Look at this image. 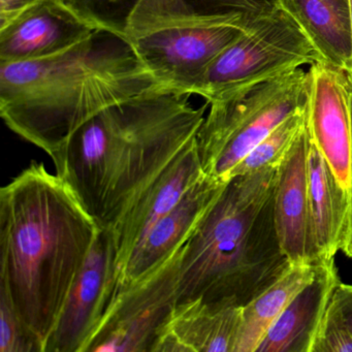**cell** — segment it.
<instances>
[{
    "label": "cell",
    "instance_id": "e0dca14e",
    "mask_svg": "<svg viewBox=\"0 0 352 352\" xmlns=\"http://www.w3.org/2000/svg\"><path fill=\"white\" fill-rule=\"evenodd\" d=\"M340 282L335 257L319 261L314 279L292 298L256 352H312L319 327Z\"/></svg>",
    "mask_w": 352,
    "mask_h": 352
},
{
    "label": "cell",
    "instance_id": "603a6c76",
    "mask_svg": "<svg viewBox=\"0 0 352 352\" xmlns=\"http://www.w3.org/2000/svg\"><path fill=\"white\" fill-rule=\"evenodd\" d=\"M312 352H352V331L337 305L331 300Z\"/></svg>",
    "mask_w": 352,
    "mask_h": 352
},
{
    "label": "cell",
    "instance_id": "8992f818",
    "mask_svg": "<svg viewBox=\"0 0 352 352\" xmlns=\"http://www.w3.org/2000/svg\"><path fill=\"white\" fill-rule=\"evenodd\" d=\"M321 61L304 30L278 7L255 20L211 63L197 96L211 104Z\"/></svg>",
    "mask_w": 352,
    "mask_h": 352
},
{
    "label": "cell",
    "instance_id": "52a82bcc",
    "mask_svg": "<svg viewBox=\"0 0 352 352\" xmlns=\"http://www.w3.org/2000/svg\"><path fill=\"white\" fill-rule=\"evenodd\" d=\"M94 30L129 42L160 30L192 26L249 28L278 0H58Z\"/></svg>",
    "mask_w": 352,
    "mask_h": 352
},
{
    "label": "cell",
    "instance_id": "44dd1931",
    "mask_svg": "<svg viewBox=\"0 0 352 352\" xmlns=\"http://www.w3.org/2000/svg\"><path fill=\"white\" fill-rule=\"evenodd\" d=\"M307 107L276 127L236 168L230 178L256 172L267 166H278L292 149L307 124Z\"/></svg>",
    "mask_w": 352,
    "mask_h": 352
},
{
    "label": "cell",
    "instance_id": "3957f363",
    "mask_svg": "<svg viewBox=\"0 0 352 352\" xmlns=\"http://www.w3.org/2000/svg\"><path fill=\"white\" fill-rule=\"evenodd\" d=\"M162 87L133 43L96 30L61 54L0 63V116L16 135L52 157L100 111Z\"/></svg>",
    "mask_w": 352,
    "mask_h": 352
},
{
    "label": "cell",
    "instance_id": "8fae6325",
    "mask_svg": "<svg viewBox=\"0 0 352 352\" xmlns=\"http://www.w3.org/2000/svg\"><path fill=\"white\" fill-rule=\"evenodd\" d=\"M307 129L311 141L349 192L351 164V76L321 61L311 65Z\"/></svg>",
    "mask_w": 352,
    "mask_h": 352
},
{
    "label": "cell",
    "instance_id": "7c38bea8",
    "mask_svg": "<svg viewBox=\"0 0 352 352\" xmlns=\"http://www.w3.org/2000/svg\"><path fill=\"white\" fill-rule=\"evenodd\" d=\"M96 32L58 0H41L0 28V63H25L61 54Z\"/></svg>",
    "mask_w": 352,
    "mask_h": 352
},
{
    "label": "cell",
    "instance_id": "9c48e42d",
    "mask_svg": "<svg viewBox=\"0 0 352 352\" xmlns=\"http://www.w3.org/2000/svg\"><path fill=\"white\" fill-rule=\"evenodd\" d=\"M120 267L112 232L100 228L76 277L44 352H85L118 292Z\"/></svg>",
    "mask_w": 352,
    "mask_h": 352
},
{
    "label": "cell",
    "instance_id": "ba28073f",
    "mask_svg": "<svg viewBox=\"0 0 352 352\" xmlns=\"http://www.w3.org/2000/svg\"><path fill=\"white\" fill-rule=\"evenodd\" d=\"M183 247L118 290L85 352L153 351L178 304Z\"/></svg>",
    "mask_w": 352,
    "mask_h": 352
},
{
    "label": "cell",
    "instance_id": "d6986e66",
    "mask_svg": "<svg viewBox=\"0 0 352 352\" xmlns=\"http://www.w3.org/2000/svg\"><path fill=\"white\" fill-rule=\"evenodd\" d=\"M294 18L324 63L349 71L352 28L349 0H278Z\"/></svg>",
    "mask_w": 352,
    "mask_h": 352
},
{
    "label": "cell",
    "instance_id": "7402d4cb",
    "mask_svg": "<svg viewBox=\"0 0 352 352\" xmlns=\"http://www.w3.org/2000/svg\"><path fill=\"white\" fill-rule=\"evenodd\" d=\"M0 352H44V344L0 292Z\"/></svg>",
    "mask_w": 352,
    "mask_h": 352
},
{
    "label": "cell",
    "instance_id": "ac0fdd59",
    "mask_svg": "<svg viewBox=\"0 0 352 352\" xmlns=\"http://www.w3.org/2000/svg\"><path fill=\"white\" fill-rule=\"evenodd\" d=\"M308 186L313 234L319 261L333 258L347 236L349 192L342 186L327 160L311 141Z\"/></svg>",
    "mask_w": 352,
    "mask_h": 352
},
{
    "label": "cell",
    "instance_id": "7a4b0ae2",
    "mask_svg": "<svg viewBox=\"0 0 352 352\" xmlns=\"http://www.w3.org/2000/svg\"><path fill=\"white\" fill-rule=\"evenodd\" d=\"M100 230L43 162H32L0 190V292L44 350Z\"/></svg>",
    "mask_w": 352,
    "mask_h": 352
},
{
    "label": "cell",
    "instance_id": "9a60e30c",
    "mask_svg": "<svg viewBox=\"0 0 352 352\" xmlns=\"http://www.w3.org/2000/svg\"><path fill=\"white\" fill-rule=\"evenodd\" d=\"M228 181L205 176L193 185L133 251L121 274L118 290L155 269L184 246Z\"/></svg>",
    "mask_w": 352,
    "mask_h": 352
},
{
    "label": "cell",
    "instance_id": "5bb4252c",
    "mask_svg": "<svg viewBox=\"0 0 352 352\" xmlns=\"http://www.w3.org/2000/svg\"><path fill=\"white\" fill-rule=\"evenodd\" d=\"M311 138L305 126L281 164L276 183L275 220L282 250L292 265L319 261L308 186Z\"/></svg>",
    "mask_w": 352,
    "mask_h": 352
},
{
    "label": "cell",
    "instance_id": "cb8c5ba5",
    "mask_svg": "<svg viewBox=\"0 0 352 352\" xmlns=\"http://www.w3.org/2000/svg\"><path fill=\"white\" fill-rule=\"evenodd\" d=\"M41 0H0V28H5L14 18Z\"/></svg>",
    "mask_w": 352,
    "mask_h": 352
},
{
    "label": "cell",
    "instance_id": "277c9868",
    "mask_svg": "<svg viewBox=\"0 0 352 352\" xmlns=\"http://www.w3.org/2000/svg\"><path fill=\"white\" fill-rule=\"evenodd\" d=\"M278 166L228 181L183 247L178 304L243 308L292 267L276 226Z\"/></svg>",
    "mask_w": 352,
    "mask_h": 352
},
{
    "label": "cell",
    "instance_id": "484cf974",
    "mask_svg": "<svg viewBox=\"0 0 352 352\" xmlns=\"http://www.w3.org/2000/svg\"><path fill=\"white\" fill-rule=\"evenodd\" d=\"M351 76V87H352V73ZM351 129H352V92H351ZM349 220H348L347 236H346L345 243H344L342 251L345 253L346 256L352 259V144H351V164H350V189H349Z\"/></svg>",
    "mask_w": 352,
    "mask_h": 352
},
{
    "label": "cell",
    "instance_id": "5b68a950",
    "mask_svg": "<svg viewBox=\"0 0 352 352\" xmlns=\"http://www.w3.org/2000/svg\"><path fill=\"white\" fill-rule=\"evenodd\" d=\"M309 72L298 69L209 104L197 131L204 174L230 180L232 170L284 120L308 107Z\"/></svg>",
    "mask_w": 352,
    "mask_h": 352
},
{
    "label": "cell",
    "instance_id": "4316f807",
    "mask_svg": "<svg viewBox=\"0 0 352 352\" xmlns=\"http://www.w3.org/2000/svg\"><path fill=\"white\" fill-rule=\"evenodd\" d=\"M350 5V14H351V28H352V0H349ZM350 73H352V57H351V63H350Z\"/></svg>",
    "mask_w": 352,
    "mask_h": 352
},
{
    "label": "cell",
    "instance_id": "ffe728a7",
    "mask_svg": "<svg viewBox=\"0 0 352 352\" xmlns=\"http://www.w3.org/2000/svg\"><path fill=\"white\" fill-rule=\"evenodd\" d=\"M317 263L292 265L273 285L243 307L234 352H256L263 338L292 298L314 279Z\"/></svg>",
    "mask_w": 352,
    "mask_h": 352
},
{
    "label": "cell",
    "instance_id": "d4e9b609",
    "mask_svg": "<svg viewBox=\"0 0 352 352\" xmlns=\"http://www.w3.org/2000/svg\"><path fill=\"white\" fill-rule=\"evenodd\" d=\"M331 300L337 305L352 331V285L340 282Z\"/></svg>",
    "mask_w": 352,
    "mask_h": 352
},
{
    "label": "cell",
    "instance_id": "4fadbf2b",
    "mask_svg": "<svg viewBox=\"0 0 352 352\" xmlns=\"http://www.w3.org/2000/svg\"><path fill=\"white\" fill-rule=\"evenodd\" d=\"M205 176L195 138L110 230L118 252L120 278L131 253L152 228L172 211L187 191Z\"/></svg>",
    "mask_w": 352,
    "mask_h": 352
},
{
    "label": "cell",
    "instance_id": "2e32d148",
    "mask_svg": "<svg viewBox=\"0 0 352 352\" xmlns=\"http://www.w3.org/2000/svg\"><path fill=\"white\" fill-rule=\"evenodd\" d=\"M241 322V307L201 300L179 302L152 352H234Z\"/></svg>",
    "mask_w": 352,
    "mask_h": 352
},
{
    "label": "cell",
    "instance_id": "30bf717a",
    "mask_svg": "<svg viewBox=\"0 0 352 352\" xmlns=\"http://www.w3.org/2000/svg\"><path fill=\"white\" fill-rule=\"evenodd\" d=\"M247 30L236 26L168 28L131 43L158 83L197 96L211 63Z\"/></svg>",
    "mask_w": 352,
    "mask_h": 352
},
{
    "label": "cell",
    "instance_id": "6da1fadb",
    "mask_svg": "<svg viewBox=\"0 0 352 352\" xmlns=\"http://www.w3.org/2000/svg\"><path fill=\"white\" fill-rule=\"evenodd\" d=\"M158 88L100 111L52 156L100 228L112 230L144 190L197 137L209 104Z\"/></svg>",
    "mask_w": 352,
    "mask_h": 352
}]
</instances>
